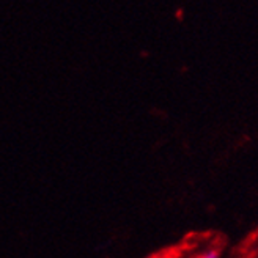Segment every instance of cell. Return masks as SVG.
I'll use <instances>...</instances> for the list:
<instances>
[{"instance_id":"cell-1","label":"cell","mask_w":258,"mask_h":258,"mask_svg":"<svg viewBox=\"0 0 258 258\" xmlns=\"http://www.w3.org/2000/svg\"><path fill=\"white\" fill-rule=\"evenodd\" d=\"M197 258H221V252L217 249H211V250H206L205 253L199 255Z\"/></svg>"}]
</instances>
